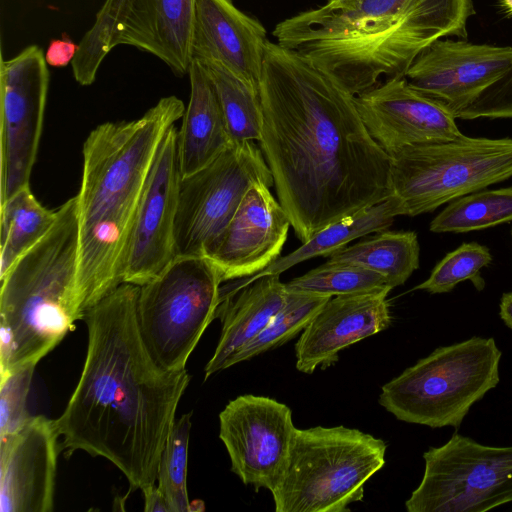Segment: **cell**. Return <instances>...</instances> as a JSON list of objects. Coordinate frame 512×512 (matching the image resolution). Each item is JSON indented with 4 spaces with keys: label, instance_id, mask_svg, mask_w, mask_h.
<instances>
[{
    "label": "cell",
    "instance_id": "6da1fadb",
    "mask_svg": "<svg viewBox=\"0 0 512 512\" xmlns=\"http://www.w3.org/2000/svg\"><path fill=\"white\" fill-rule=\"evenodd\" d=\"M260 149L302 242L393 195L391 157L355 96L294 51L268 41L260 79Z\"/></svg>",
    "mask_w": 512,
    "mask_h": 512
},
{
    "label": "cell",
    "instance_id": "7a4b0ae2",
    "mask_svg": "<svg viewBox=\"0 0 512 512\" xmlns=\"http://www.w3.org/2000/svg\"><path fill=\"white\" fill-rule=\"evenodd\" d=\"M139 291L122 283L87 312L83 370L56 424L67 456L106 458L132 489L143 490L156 484L190 376L162 368L149 353L138 324Z\"/></svg>",
    "mask_w": 512,
    "mask_h": 512
},
{
    "label": "cell",
    "instance_id": "3957f363",
    "mask_svg": "<svg viewBox=\"0 0 512 512\" xmlns=\"http://www.w3.org/2000/svg\"><path fill=\"white\" fill-rule=\"evenodd\" d=\"M473 0H327L280 21L276 43L356 96L402 78L418 55L446 37H467Z\"/></svg>",
    "mask_w": 512,
    "mask_h": 512
},
{
    "label": "cell",
    "instance_id": "277c9868",
    "mask_svg": "<svg viewBox=\"0 0 512 512\" xmlns=\"http://www.w3.org/2000/svg\"><path fill=\"white\" fill-rule=\"evenodd\" d=\"M184 112L181 99L163 97L140 118L105 122L86 138L76 195L77 264L85 277L113 283L124 276L149 171L165 135Z\"/></svg>",
    "mask_w": 512,
    "mask_h": 512
},
{
    "label": "cell",
    "instance_id": "5b68a950",
    "mask_svg": "<svg viewBox=\"0 0 512 512\" xmlns=\"http://www.w3.org/2000/svg\"><path fill=\"white\" fill-rule=\"evenodd\" d=\"M77 196L49 232L0 279V375L37 363L80 320L76 300Z\"/></svg>",
    "mask_w": 512,
    "mask_h": 512
},
{
    "label": "cell",
    "instance_id": "8992f818",
    "mask_svg": "<svg viewBox=\"0 0 512 512\" xmlns=\"http://www.w3.org/2000/svg\"><path fill=\"white\" fill-rule=\"evenodd\" d=\"M386 443L344 426L297 429L271 491L276 512H345L385 464Z\"/></svg>",
    "mask_w": 512,
    "mask_h": 512
},
{
    "label": "cell",
    "instance_id": "52a82bcc",
    "mask_svg": "<svg viewBox=\"0 0 512 512\" xmlns=\"http://www.w3.org/2000/svg\"><path fill=\"white\" fill-rule=\"evenodd\" d=\"M501 355L494 338L437 348L386 383L379 404L404 422L458 428L472 405L499 383Z\"/></svg>",
    "mask_w": 512,
    "mask_h": 512
},
{
    "label": "cell",
    "instance_id": "ba28073f",
    "mask_svg": "<svg viewBox=\"0 0 512 512\" xmlns=\"http://www.w3.org/2000/svg\"><path fill=\"white\" fill-rule=\"evenodd\" d=\"M221 275L204 256H176L140 286L137 317L153 359L169 371L185 370L187 360L216 317Z\"/></svg>",
    "mask_w": 512,
    "mask_h": 512
},
{
    "label": "cell",
    "instance_id": "9c48e42d",
    "mask_svg": "<svg viewBox=\"0 0 512 512\" xmlns=\"http://www.w3.org/2000/svg\"><path fill=\"white\" fill-rule=\"evenodd\" d=\"M391 157V186L416 216L512 177V139L460 138L403 148Z\"/></svg>",
    "mask_w": 512,
    "mask_h": 512
},
{
    "label": "cell",
    "instance_id": "30bf717a",
    "mask_svg": "<svg viewBox=\"0 0 512 512\" xmlns=\"http://www.w3.org/2000/svg\"><path fill=\"white\" fill-rule=\"evenodd\" d=\"M255 183L274 185L255 141L234 143L205 167L183 176L175 219V255L205 256Z\"/></svg>",
    "mask_w": 512,
    "mask_h": 512
},
{
    "label": "cell",
    "instance_id": "8fae6325",
    "mask_svg": "<svg viewBox=\"0 0 512 512\" xmlns=\"http://www.w3.org/2000/svg\"><path fill=\"white\" fill-rule=\"evenodd\" d=\"M423 458V478L405 503L409 512H485L512 501V446L454 433Z\"/></svg>",
    "mask_w": 512,
    "mask_h": 512
},
{
    "label": "cell",
    "instance_id": "7c38bea8",
    "mask_svg": "<svg viewBox=\"0 0 512 512\" xmlns=\"http://www.w3.org/2000/svg\"><path fill=\"white\" fill-rule=\"evenodd\" d=\"M43 51L30 45L0 61V204L30 185L49 86Z\"/></svg>",
    "mask_w": 512,
    "mask_h": 512
},
{
    "label": "cell",
    "instance_id": "4fadbf2b",
    "mask_svg": "<svg viewBox=\"0 0 512 512\" xmlns=\"http://www.w3.org/2000/svg\"><path fill=\"white\" fill-rule=\"evenodd\" d=\"M219 437L231 470L256 491H272L286 465L294 432L291 409L272 398L241 395L219 414Z\"/></svg>",
    "mask_w": 512,
    "mask_h": 512
},
{
    "label": "cell",
    "instance_id": "5bb4252c",
    "mask_svg": "<svg viewBox=\"0 0 512 512\" xmlns=\"http://www.w3.org/2000/svg\"><path fill=\"white\" fill-rule=\"evenodd\" d=\"M181 178L178 129L174 125L161 142L144 185L124 283L142 286L176 257L174 229Z\"/></svg>",
    "mask_w": 512,
    "mask_h": 512
},
{
    "label": "cell",
    "instance_id": "9a60e30c",
    "mask_svg": "<svg viewBox=\"0 0 512 512\" xmlns=\"http://www.w3.org/2000/svg\"><path fill=\"white\" fill-rule=\"evenodd\" d=\"M512 69V46L439 39L423 50L405 78L455 117Z\"/></svg>",
    "mask_w": 512,
    "mask_h": 512
},
{
    "label": "cell",
    "instance_id": "2e32d148",
    "mask_svg": "<svg viewBox=\"0 0 512 512\" xmlns=\"http://www.w3.org/2000/svg\"><path fill=\"white\" fill-rule=\"evenodd\" d=\"M355 104L369 134L389 156L406 147L464 135L448 109L405 77L384 80L356 95Z\"/></svg>",
    "mask_w": 512,
    "mask_h": 512
},
{
    "label": "cell",
    "instance_id": "e0dca14e",
    "mask_svg": "<svg viewBox=\"0 0 512 512\" xmlns=\"http://www.w3.org/2000/svg\"><path fill=\"white\" fill-rule=\"evenodd\" d=\"M59 437L43 415L0 435V512L53 510Z\"/></svg>",
    "mask_w": 512,
    "mask_h": 512
},
{
    "label": "cell",
    "instance_id": "ac0fdd59",
    "mask_svg": "<svg viewBox=\"0 0 512 512\" xmlns=\"http://www.w3.org/2000/svg\"><path fill=\"white\" fill-rule=\"evenodd\" d=\"M264 183L245 193L232 219L206 252L222 281L252 276L280 257L290 219Z\"/></svg>",
    "mask_w": 512,
    "mask_h": 512
},
{
    "label": "cell",
    "instance_id": "d6986e66",
    "mask_svg": "<svg viewBox=\"0 0 512 512\" xmlns=\"http://www.w3.org/2000/svg\"><path fill=\"white\" fill-rule=\"evenodd\" d=\"M391 290L331 297L310 320L295 345L296 368L306 374L325 369L338 353L356 342L387 329Z\"/></svg>",
    "mask_w": 512,
    "mask_h": 512
},
{
    "label": "cell",
    "instance_id": "ffe728a7",
    "mask_svg": "<svg viewBox=\"0 0 512 512\" xmlns=\"http://www.w3.org/2000/svg\"><path fill=\"white\" fill-rule=\"evenodd\" d=\"M268 41L264 26L232 0H196L192 61L219 63L260 90Z\"/></svg>",
    "mask_w": 512,
    "mask_h": 512
},
{
    "label": "cell",
    "instance_id": "44dd1931",
    "mask_svg": "<svg viewBox=\"0 0 512 512\" xmlns=\"http://www.w3.org/2000/svg\"><path fill=\"white\" fill-rule=\"evenodd\" d=\"M196 0H131L115 45H130L188 74Z\"/></svg>",
    "mask_w": 512,
    "mask_h": 512
},
{
    "label": "cell",
    "instance_id": "7402d4cb",
    "mask_svg": "<svg viewBox=\"0 0 512 512\" xmlns=\"http://www.w3.org/2000/svg\"><path fill=\"white\" fill-rule=\"evenodd\" d=\"M287 290L279 275L262 276L234 292L220 293L216 317L222 330L205 367V380L227 369L228 361L256 337L286 301Z\"/></svg>",
    "mask_w": 512,
    "mask_h": 512
},
{
    "label": "cell",
    "instance_id": "603a6c76",
    "mask_svg": "<svg viewBox=\"0 0 512 512\" xmlns=\"http://www.w3.org/2000/svg\"><path fill=\"white\" fill-rule=\"evenodd\" d=\"M188 75L190 97L178 130L182 177L205 167L234 144L216 89L205 68L193 60Z\"/></svg>",
    "mask_w": 512,
    "mask_h": 512
},
{
    "label": "cell",
    "instance_id": "cb8c5ba5",
    "mask_svg": "<svg viewBox=\"0 0 512 512\" xmlns=\"http://www.w3.org/2000/svg\"><path fill=\"white\" fill-rule=\"evenodd\" d=\"M399 215H404L400 199L392 195L388 199L336 221L316 232L310 239L284 257H279L260 272L236 279L221 287L224 292H234L266 275L282 272L313 257H329L357 238L368 236L390 227Z\"/></svg>",
    "mask_w": 512,
    "mask_h": 512
},
{
    "label": "cell",
    "instance_id": "d4e9b609",
    "mask_svg": "<svg viewBox=\"0 0 512 512\" xmlns=\"http://www.w3.org/2000/svg\"><path fill=\"white\" fill-rule=\"evenodd\" d=\"M420 247L413 231L375 232L329 256V262L351 264L381 274L393 289L404 284L419 267Z\"/></svg>",
    "mask_w": 512,
    "mask_h": 512
},
{
    "label": "cell",
    "instance_id": "484cf974",
    "mask_svg": "<svg viewBox=\"0 0 512 512\" xmlns=\"http://www.w3.org/2000/svg\"><path fill=\"white\" fill-rule=\"evenodd\" d=\"M56 210L35 198L30 185L0 204V279L52 228Z\"/></svg>",
    "mask_w": 512,
    "mask_h": 512
},
{
    "label": "cell",
    "instance_id": "4316f807",
    "mask_svg": "<svg viewBox=\"0 0 512 512\" xmlns=\"http://www.w3.org/2000/svg\"><path fill=\"white\" fill-rule=\"evenodd\" d=\"M200 63L216 89L233 143L259 141L262 126L260 90L219 63Z\"/></svg>",
    "mask_w": 512,
    "mask_h": 512
},
{
    "label": "cell",
    "instance_id": "83f0119b",
    "mask_svg": "<svg viewBox=\"0 0 512 512\" xmlns=\"http://www.w3.org/2000/svg\"><path fill=\"white\" fill-rule=\"evenodd\" d=\"M512 221V187L458 198L430 223L435 233L482 230Z\"/></svg>",
    "mask_w": 512,
    "mask_h": 512
},
{
    "label": "cell",
    "instance_id": "f1b7e54d",
    "mask_svg": "<svg viewBox=\"0 0 512 512\" xmlns=\"http://www.w3.org/2000/svg\"><path fill=\"white\" fill-rule=\"evenodd\" d=\"M330 298L287 290L286 301L282 308L256 337L232 356L227 368L274 349L295 337L304 330Z\"/></svg>",
    "mask_w": 512,
    "mask_h": 512
},
{
    "label": "cell",
    "instance_id": "f546056e",
    "mask_svg": "<svg viewBox=\"0 0 512 512\" xmlns=\"http://www.w3.org/2000/svg\"><path fill=\"white\" fill-rule=\"evenodd\" d=\"M288 291L334 297L392 288L379 273L343 263H326L285 283Z\"/></svg>",
    "mask_w": 512,
    "mask_h": 512
},
{
    "label": "cell",
    "instance_id": "4dcf8cb0",
    "mask_svg": "<svg viewBox=\"0 0 512 512\" xmlns=\"http://www.w3.org/2000/svg\"><path fill=\"white\" fill-rule=\"evenodd\" d=\"M191 415L189 412L175 419L159 463L157 486L171 512L192 510L186 486Z\"/></svg>",
    "mask_w": 512,
    "mask_h": 512
},
{
    "label": "cell",
    "instance_id": "1f68e13d",
    "mask_svg": "<svg viewBox=\"0 0 512 512\" xmlns=\"http://www.w3.org/2000/svg\"><path fill=\"white\" fill-rule=\"evenodd\" d=\"M491 261L492 256L486 246L476 242L463 243L440 260L429 278L414 289L432 294L446 293L458 283L470 280L477 290H482L485 282L480 276V271Z\"/></svg>",
    "mask_w": 512,
    "mask_h": 512
},
{
    "label": "cell",
    "instance_id": "d6a6232c",
    "mask_svg": "<svg viewBox=\"0 0 512 512\" xmlns=\"http://www.w3.org/2000/svg\"><path fill=\"white\" fill-rule=\"evenodd\" d=\"M35 367L28 366L1 376L0 435L18 427L29 416L25 404Z\"/></svg>",
    "mask_w": 512,
    "mask_h": 512
},
{
    "label": "cell",
    "instance_id": "836d02e7",
    "mask_svg": "<svg viewBox=\"0 0 512 512\" xmlns=\"http://www.w3.org/2000/svg\"><path fill=\"white\" fill-rule=\"evenodd\" d=\"M456 118H512V69Z\"/></svg>",
    "mask_w": 512,
    "mask_h": 512
},
{
    "label": "cell",
    "instance_id": "e575fe53",
    "mask_svg": "<svg viewBox=\"0 0 512 512\" xmlns=\"http://www.w3.org/2000/svg\"><path fill=\"white\" fill-rule=\"evenodd\" d=\"M78 50L76 45L66 34L61 39L51 40L45 54L48 65L65 67L72 62Z\"/></svg>",
    "mask_w": 512,
    "mask_h": 512
},
{
    "label": "cell",
    "instance_id": "d590c367",
    "mask_svg": "<svg viewBox=\"0 0 512 512\" xmlns=\"http://www.w3.org/2000/svg\"><path fill=\"white\" fill-rule=\"evenodd\" d=\"M144 494V511L171 512V508L156 484L141 490Z\"/></svg>",
    "mask_w": 512,
    "mask_h": 512
},
{
    "label": "cell",
    "instance_id": "8d00e7d4",
    "mask_svg": "<svg viewBox=\"0 0 512 512\" xmlns=\"http://www.w3.org/2000/svg\"><path fill=\"white\" fill-rule=\"evenodd\" d=\"M500 316L505 324L512 329V292L504 293L500 302Z\"/></svg>",
    "mask_w": 512,
    "mask_h": 512
},
{
    "label": "cell",
    "instance_id": "74e56055",
    "mask_svg": "<svg viewBox=\"0 0 512 512\" xmlns=\"http://www.w3.org/2000/svg\"><path fill=\"white\" fill-rule=\"evenodd\" d=\"M504 10L512 15V0H501Z\"/></svg>",
    "mask_w": 512,
    "mask_h": 512
}]
</instances>
